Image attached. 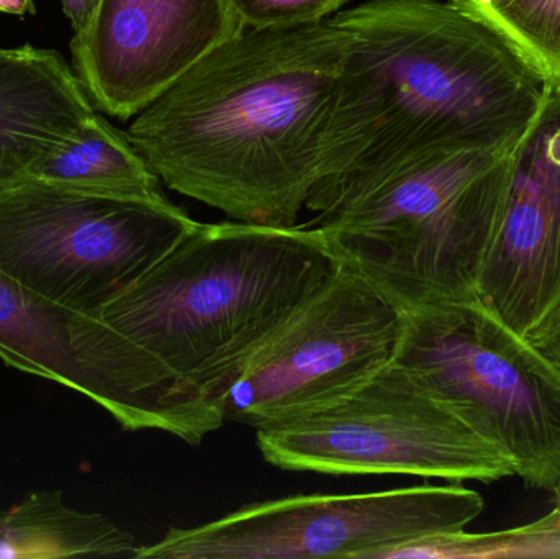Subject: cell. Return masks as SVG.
I'll return each mask as SVG.
<instances>
[{
    "mask_svg": "<svg viewBox=\"0 0 560 559\" xmlns=\"http://www.w3.org/2000/svg\"><path fill=\"white\" fill-rule=\"evenodd\" d=\"M138 548L130 532L105 515L69 508L59 491L32 492L9 511L0 509V559H137Z\"/></svg>",
    "mask_w": 560,
    "mask_h": 559,
    "instance_id": "cell-14",
    "label": "cell"
},
{
    "mask_svg": "<svg viewBox=\"0 0 560 559\" xmlns=\"http://www.w3.org/2000/svg\"><path fill=\"white\" fill-rule=\"evenodd\" d=\"M555 494H556V498H555L556 504H560V488L558 489V491L555 492Z\"/></svg>",
    "mask_w": 560,
    "mask_h": 559,
    "instance_id": "cell-22",
    "label": "cell"
},
{
    "mask_svg": "<svg viewBox=\"0 0 560 559\" xmlns=\"http://www.w3.org/2000/svg\"><path fill=\"white\" fill-rule=\"evenodd\" d=\"M95 112L59 53L0 48V190L75 140Z\"/></svg>",
    "mask_w": 560,
    "mask_h": 559,
    "instance_id": "cell-13",
    "label": "cell"
},
{
    "mask_svg": "<svg viewBox=\"0 0 560 559\" xmlns=\"http://www.w3.org/2000/svg\"><path fill=\"white\" fill-rule=\"evenodd\" d=\"M395 363L502 450L529 488H560V370L479 299L401 312Z\"/></svg>",
    "mask_w": 560,
    "mask_h": 559,
    "instance_id": "cell-5",
    "label": "cell"
},
{
    "mask_svg": "<svg viewBox=\"0 0 560 559\" xmlns=\"http://www.w3.org/2000/svg\"><path fill=\"white\" fill-rule=\"evenodd\" d=\"M483 509L482 496L459 485L289 496L170 528L140 545L137 559L394 558L408 545L466 531Z\"/></svg>",
    "mask_w": 560,
    "mask_h": 559,
    "instance_id": "cell-8",
    "label": "cell"
},
{
    "mask_svg": "<svg viewBox=\"0 0 560 559\" xmlns=\"http://www.w3.org/2000/svg\"><path fill=\"white\" fill-rule=\"evenodd\" d=\"M331 20L348 48L310 199L427 154L512 153L549 95L502 35L451 2L371 0Z\"/></svg>",
    "mask_w": 560,
    "mask_h": 559,
    "instance_id": "cell-3",
    "label": "cell"
},
{
    "mask_svg": "<svg viewBox=\"0 0 560 559\" xmlns=\"http://www.w3.org/2000/svg\"><path fill=\"white\" fill-rule=\"evenodd\" d=\"M0 358L107 410L121 409L120 345L98 318L55 304L0 269Z\"/></svg>",
    "mask_w": 560,
    "mask_h": 559,
    "instance_id": "cell-12",
    "label": "cell"
},
{
    "mask_svg": "<svg viewBox=\"0 0 560 559\" xmlns=\"http://www.w3.org/2000/svg\"><path fill=\"white\" fill-rule=\"evenodd\" d=\"M194 223L170 199L22 179L0 190V269L55 304L94 315Z\"/></svg>",
    "mask_w": 560,
    "mask_h": 559,
    "instance_id": "cell-7",
    "label": "cell"
},
{
    "mask_svg": "<svg viewBox=\"0 0 560 559\" xmlns=\"http://www.w3.org/2000/svg\"><path fill=\"white\" fill-rule=\"evenodd\" d=\"M348 35L245 30L135 115L127 137L171 190L230 220L293 226L322 176Z\"/></svg>",
    "mask_w": 560,
    "mask_h": 559,
    "instance_id": "cell-2",
    "label": "cell"
},
{
    "mask_svg": "<svg viewBox=\"0 0 560 559\" xmlns=\"http://www.w3.org/2000/svg\"><path fill=\"white\" fill-rule=\"evenodd\" d=\"M526 340L560 370V299L529 331Z\"/></svg>",
    "mask_w": 560,
    "mask_h": 559,
    "instance_id": "cell-19",
    "label": "cell"
},
{
    "mask_svg": "<svg viewBox=\"0 0 560 559\" xmlns=\"http://www.w3.org/2000/svg\"><path fill=\"white\" fill-rule=\"evenodd\" d=\"M398 311L346 265L246 361L225 400L226 422L271 429L318 412L394 360Z\"/></svg>",
    "mask_w": 560,
    "mask_h": 559,
    "instance_id": "cell-9",
    "label": "cell"
},
{
    "mask_svg": "<svg viewBox=\"0 0 560 559\" xmlns=\"http://www.w3.org/2000/svg\"><path fill=\"white\" fill-rule=\"evenodd\" d=\"M242 32L229 0H97L71 68L95 110L128 120Z\"/></svg>",
    "mask_w": 560,
    "mask_h": 559,
    "instance_id": "cell-10",
    "label": "cell"
},
{
    "mask_svg": "<svg viewBox=\"0 0 560 559\" xmlns=\"http://www.w3.org/2000/svg\"><path fill=\"white\" fill-rule=\"evenodd\" d=\"M25 179L108 196L164 200L160 177L110 121L95 112L71 143L36 161Z\"/></svg>",
    "mask_w": 560,
    "mask_h": 559,
    "instance_id": "cell-15",
    "label": "cell"
},
{
    "mask_svg": "<svg viewBox=\"0 0 560 559\" xmlns=\"http://www.w3.org/2000/svg\"><path fill=\"white\" fill-rule=\"evenodd\" d=\"M510 154L444 151L395 164L310 199L306 225L398 311L477 298Z\"/></svg>",
    "mask_w": 560,
    "mask_h": 559,
    "instance_id": "cell-4",
    "label": "cell"
},
{
    "mask_svg": "<svg viewBox=\"0 0 560 559\" xmlns=\"http://www.w3.org/2000/svg\"><path fill=\"white\" fill-rule=\"evenodd\" d=\"M477 299L525 338L560 299L559 91H549L510 154L505 203Z\"/></svg>",
    "mask_w": 560,
    "mask_h": 559,
    "instance_id": "cell-11",
    "label": "cell"
},
{
    "mask_svg": "<svg viewBox=\"0 0 560 559\" xmlns=\"http://www.w3.org/2000/svg\"><path fill=\"white\" fill-rule=\"evenodd\" d=\"M560 557V504L533 525L493 535L466 531L400 548L394 558Z\"/></svg>",
    "mask_w": 560,
    "mask_h": 559,
    "instance_id": "cell-17",
    "label": "cell"
},
{
    "mask_svg": "<svg viewBox=\"0 0 560 559\" xmlns=\"http://www.w3.org/2000/svg\"><path fill=\"white\" fill-rule=\"evenodd\" d=\"M95 2L97 0H61L62 12L68 16L74 32L81 30L84 23L88 22Z\"/></svg>",
    "mask_w": 560,
    "mask_h": 559,
    "instance_id": "cell-20",
    "label": "cell"
},
{
    "mask_svg": "<svg viewBox=\"0 0 560 559\" xmlns=\"http://www.w3.org/2000/svg\"><path fill=\"white\" fill-rule=\"evenodd\" d=\"M256 439L262 458L285 471L456 482L515 476L502 450L394 360L338 403L256 430Z\"/></svg>",
    "mask_w": 560,
    "mask_h": 559,
    "instance_id": "cell-6",
    "label": "cell"
},
{
    "mask_svg": "<svg viewBox=\"0 0 560 559\" xmlns=\"http://www.w3.org/2000/svg\"><path fill=\"white\" fill-rule=\"evenodd\" d=\"M348 0H229L245 30L287 28L331 19Z\"/></svg>",
    "mask_w": 560,
    "mask_h": 559,
    "instance_id": "cell-18",
    "label": "cell"
},
{
    "mask_svg": "<svg viewBox=\"0 0 560 559\" xmlns=\"http://www.w3.org/2000/svg\"><path fill=\"white\" fill-rule=\"evenodd\" d=\"M341 265L313 226L194 223L92 315L120 343L118 423L200 445L246 361Z\"/></svg>",
    "mask_w": 560,
    "mask_h": 559,
    "instance_id": "cell-1",
    "label": "cell"
},
{
    "mask_svg": "<svg viewBox=\"0 0 560 559\" xmlns=\"http://www.w3.org/2000/svg\"><path fill=\"white\" fill-rule=\"evenodd\" d=\"M0 12L9 15H33L36 12L33 0H0Z\"/></svg>",
    "mask_w": 560,
    "mask_h": 559,
    "instance_id": "cell-21",
    "label": "cell"
},
{
    "mask_svg": "<svg viewBox=\"0 0 560 559\" xmlns=\"http://www.w3.org/2000/svg\"><path fill=\"white\" fill-rule=\"evenodd\" d=\"M502 35L560 92V0H450Z\"/></svg>",
    "mask_w": 560,
    "mask_h": 559,
    "instance_id": "cell-16",
    "label": "cell"
}]
</instances>
